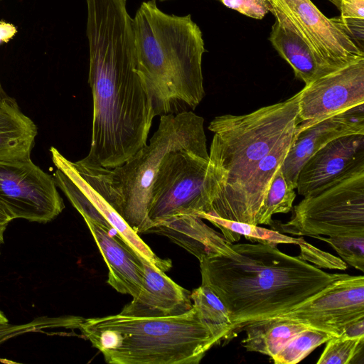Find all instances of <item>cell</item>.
<instances>
[{
  "mask_svg": "<svg viewBox=\"0 0 364 364\" xmlns=\"http://www.w3.org/2000/svg\"><path fill=\"white\" fill-rule=\"evenodd\" d=\"M85 2L93 109L90 149L84 159L114 168L146 144L154 114L136 69L127 0Z\"/></svg>",
  "mask_w": 364,
  "mask_h": 364,
  "instance_id": "obj_1",
  "label": "cell"
},
{
  "mask_svg": "<svg viewBox=\"0 0 364 364\" xmlns=\"http://www.w3.org/2000/svg\"><path fill=\"white\" fill-rule=\"evenodd\" d=\"M200 262L202 284L226 307L230 339L248 323L287 312L344 274L322 271L267 244H237Z\"/></svg>",
  "mask_w": 364,
  "mask_h": 364,
  "instance_id": "obj_2",
  "label": "cell"
},
{
  "mask_svg": "<svg viewBox=\"0 0 364 364\" xmlns=\"http://www.w3.org/2000/svg\"><path fill=\"white\" fill-rule=\"evenodd\" d=\"M133 21L136 69L154 117L194 110L205 95L199 26L190 14L164 13L155 0L142 2Z\"/></svg>",
  "mask_w": 364,
  "mask_h": 364,
  "instance_id": "obj_3",
  "label": "cell"
},
{
  "mask_svg": "<svg viewBox=\"0 0 364 364\" xmlns=\"http://www.w3.org/2000/svg\"><path fill=\"white\" fill-rule=\"evenodd\" d=\"M79 329L111 364H198L221 342L193 306L174 316L86 318Z\"/></svg>",
  "mask_w": 364,
  "mask_h": 364,
  "instance_id": "obj_4",
  "label": "cell"
},
{
  "mask_svg": "<svg viewBox=\"0 0 364 364\" xmlns=\"http://www.w3.org/2000/svg\"><path fill=\"white\" fill-rule=\"evenodd\" d=\"M300 91L287 100L242 115L215 117L209 164L212 186L210 213L218 215L259 162L299 126Z\"/></svg>",
  "mask_w": 364,
  "mask_h": 364,
  "instance_id": "obj_5",
  "label": "cell"
},
{
  "mask_svg": "<svg viewBox=\"0 0 364 364\" xmlns=\"http://www.w3.org/2000/svg\"><path fill=\"white\" fill-rule=\"evenodd\" d=\"M203 124V118L193 111L161 115L149 144L112 168L119 215L136 233H145L152 226L148 215L151 188L165 155L187 149L209 158Z\"/></svg>",
  "mask_w": 364,
  "mask_h": 364,
  "instance_id": "obj_6",
  "label": "cell"
},
{
  "mask_svg": "<svg viewBox=\"0 0 364 364\" xmlns=\"http://www.w3.org/2000/svg\"><path fill=\"white\" fill-rule=\"evenodd\" d=\"M292 208L290 220L271 228L299 236L364 235V161Z\"/></svg>",
  "mask_w": 364,
  "mask_h": 364,
  "instance_id": "obj_7",
  "label": "cell"
},
{
  "mask_svg": "<svg viewBox=\"0 0 364 364\" xmlns=\"http://www.w3.org/2000/svg\"><path fill=\"white\" fill-rule=\"evenodd\" d=\"M212 186L209 158L187 149L169 151L153 181L148 208L154 223L185 214L210 213Z\"/></svg>",
  "mask_w": 364,
  "mask_h": 364,
  "instance_id": "obj_8",
  "label": "cell"
},
{
  "mask_svg": "<svg viewBox=\"0 0 364 364\" xmlns=\"http://www.w3.org/2000/svg\"><path fill=\"white\" fill-rule=\"evenodd\" d=\"M267 1L275 21L306 42L326 74L364 58V51L311 0Z\"/></svg>",
  "mask_w": 364,
  "mask_h": 364,
  "instance_id": "obj_9",
  "label": "cell"
},
{
  "mask_svg": "<svg viewBox=\"0 0 364 364\" xmlns=\"http://www.w3.org/2000/svg\"><path fill=\"white\" fill-rule=\"evenodd\" d=\"M53 176L31 158L0 161V206L14 220L46 223L65 208Z\"/></svg>",
  "mask_w": 364,
  "mask_h": 364,
  "instance_id": "obj_10",
  "label": "cell"
},
{
  "mask_svg": "<svg viewBox=\"0 0 364 364\" xmlns=\"http://www.w3.org/2000/svg\"><path fill=\"white\" fill-rule=\"evenodd\" d=\"M278 316L339 336L348 324L364 317V277L344 274Z\"/></svg>",
  "mask_w": 364,
  "mask_h": 364,
  "instance_id": "obj_11",
  "label": "cell"
},
{
  "mask_svg": "<svg viewBox=\"0 0 364 364\" xmlns=\"http://www.w3.org/2000/svg\"><path fill=\"white\" fill-rule=\"evenodd\" d=\"M52 160L82 191L107 220L117 235L136 253L160 267L163 259L156 256L119 214V207L111 184L112 168L87 161L84 158L73 162L51 147Z\"/></svg>",
  "mask_w": 364,
  "mask_h": 364,
  "instance_id": "obj_12",
  "label": "cell"
},
{
  "mask_svg": "<svg viewBox=\"0 0 364 364\" xmlns=\"http://www.w3.org/2000/svg\"><path fill=\"white\" fill-rule=\"evenodd\" d=\"M300 92L297 132L364 103V58L318 77Z\"/></svg>",
  "mask_w": 364,
  "mask_h": 364,
  "instance_id": "obj_13",
  "label": "cell"
},
{
  "mask_svg": "<svg viewBox=\"0 0 364 364\" xmlns=\"http://www.w3.org/2000/svg\"><path fill=\"white\" fill-rule=\"evenodd\" d=\"M350 134H364V103L297 132L281 166L288 184L296 189L307 160L330 141Z\"/></svg>",
  "mask_w": 364,
  "mask_h": 364,
  "instance_id": "obj_14",
  "label": "cell"
},
{
  "mask_svg": "<svg viewBox=\"0 0 364 364\" xmlns=\"http://www.w3.org/2000/svg\"><path fill=\"white\" fill-rule=\"evenodd\" d=\"M364 161V134L334 139L313 154L300 169L298 193L306 196L348 172Z\"/></svg>",
  "mask_w": 364,
  "mask_h": 364,
  "instance_id": "obj_15",
  "label": "cell"
},
{
  "mask_svg": "<svg viewBox=\"0 0 364 364\" xmlns=\"http://www.w3.org/2000/svg\"><path fill=\"white\" fill-rule=\"evenodd\" d=\"M144 267L142 289L119 313L123 315L159 317L183 314L192 306L191 292L181 287L139 255Z\"/></svg>",
  "mask_w": 364,
  "mask_h": 364,
  "instance_id": "obj_16",
  "label": "cell"
},
{
  "mask_svg": "<svg viewBox=\"0 0 364 364\" xmlns=\"http://www.w3.org/2000/svg\"><path fill=\"white\" fill-rule=\"evenodd\" d=\"M85 221L107 265V284L121 294H129L133 298L137 296L144 279V267L139 255L117 235L114 236L92 221Z\"/></svg>",
  "mask_w": 364,
  "mask_h": 364,
  "instance_id": "obj_17",
  "label": "cell"
},
{
  "mask_svg": "<svg viewBox=\"0 0 364 364\" xmlns=\"http://www.w3.org/2000/svg\"><path fill=\"white\" fill-rule=\"evenodd\" d=\"M145 233L167 237L196 257L199 261L217 255H227L232 243L193 214L178 215L154 223Z\"/></svg>",
  "mask_w": 364,
  "mask_h": 364,
  "instance_id": "obj_18",
  "label": "cell"
},
{
  "mask_svg": "<svg viewBox=\"0 0 364 364\" xmlns=\"http://www.w3.org/2000/svg\"><path fill=\"white\" fill-rule=\"evenodd\" d=\"M38 128L8 95L0 99V161L31 158Z\"/></svg>",
  "mask_w": 364,
  "mask_h": 364,
  "instance_id": "obj_19",
  "label": "cell"
},
{
  "mask_svg": "<svg viewBox=\"0 0 364 364\" xmlns=\"http://www.w3.org/2000/svg\"><path fill=\"white\" fill-rule=\"evenodd\" d=\"M274 48L305 85L326 75L312 50L297 33L275 21L269 37Z\"/></svg>",
  "mask_w": 364,
  "mask_h": 364,
  "instance_id": "obj_20",
  "label": "cell"
},
{
  "mask_svg": "<svg viewBox=\"0 0 364 364\" xmlns=\"http://www.w3.org/2000/svg\"><path fill=\"white\" fill-rule=\"evenodd\" d=\"M309 326L284 317L276 316L248 323L242 327L246 337L241 345L247 351L272 358L297 333Z\"/></svg>",
  "mask_w": 364,
  "mask_h": 364,
  "instance_id": "obj_21",
  "label": "cell"
},
{
  "mask_svg": "<svg viewBox=\"0 0 364 364\" xmlns=\"http://www.w3.org/2000/svg\"><path fill=\"white\" fill-rule=\"evenodd\" d=\"M218 228L223 237L230 243L240 240L241 235L252 242L277 246L278 244H297L299 237H293L276 230H270L247 223L222 218L208 213L198 215Z\"/></svg>",
  "mask_w": 364,
  "mask_h": 364,
  "instance_id": "obj_22",
  "label": "cell"
},
{
  "mask_svg": "<svg viewBox=\"0 0 364 364\" xmlns=\"http://www.w3.org/2000/svg\"><path fill=\"white\" fill-rule=\"evenodd\" d=\"M191 299L193 306L221 341H230L232 324L219 297L208 287L201 284L191 292Z\"/></svg>",
  "mask_w": 364,
  "mask_h": 364,
  "instance_id": "obj_23",
  "label": "cell"
},
{
  "mask_svg": "<svg viewBox=\"0 0 364 364\" xmlns=\"http://www.w3.org/2000/svg\"><path fill=\"white\" fill-rule=\"evenodd\" d=\"M296 198L294 188L290 186L283 175L281 167L272 178L257 216V225L272 226V215L287 213L292 210Z\"/></svg>",
  "mask_w": 364,
  "mask_h": 364,
  "instance_id": "obj_24",
  "label": "cell"
},
{
  "mask_svg": "<svg viewBox=\"0 0 364 364\" xmlns=\"http://www.w3.org/2000/svg\"><path fill=\"white\" fill-rule=\"evenodd\" d=\"M333 336L326 331L308 327L294 336L271 358L275 364L299 363L314 349Z\"/></svg>",
  "mask_w": 364,
  "mask_h": 364,
  "instance_id": "obj_25",
  "label": "cell"
},
{
  "mask_svg": "<svg viewBox=\"0 0 364 364\" xmlns=\"http://www.w3.org/2000/svg\"><path fill=\"white\" fill-rule=\"evenodd\" d=\"M364 337L347 338L333 336L326 342V346L317 360V364H349L363 362Z\"/></svg>",
  "mask_w": 364,
  "mask_h": 364,
  "instance_id": "obj_26",
  "label": "cell"
},
{
  "mask_svg": "<svg viewBox=\"0 0 364 364\" xmlns=\"http://www.w3.org/2000/svg\"><path fill=\"white\" fill-rule=\"evenodd\" d=\"M53 176L57 187L64 193L85 220L92 221L112 232V227L65 173L57 168Z\"/></svg>",
  "mask_w": 364,
  "mask_h": 364,
  "instance_id": "obj_27",
  "label": "cell"
},
{
  "mask_svg": "<svg viewBox=\"0 0 364 364\" xmlns=\"http://www.w3.org/2000/svg\"><path fill=\"white\" fill-rule=\"evenodd\" d=\"M329 244L341 258L355 269L364 271V235L312 236Z\"/></svg>",
  "mask_w": 364,
  "mask_h": 364,
  "instance_id": "obj_28",
  "label": "cell"
},
{
  "mask_svg": "<svg viewBox=\"0 0 364 364\" xmlns=\"http://www.w3.org/2000/svg\"><path fill=\"white\" fill-rule=\"evenodd\" d=\"M70 324L68 316L57 318L39 317L33 321L18 325L8 323L0 325V343L7 339L29 332L41 331L43 328L64 327L68 328Z\"/></svg>",
  "mask_w": 364,
  "mask_h": 364,
  "instance_id": "obj_29",
  "label": "cell"
},
{
  "mask_svg": "<svg viewBox=\"0 0 364 364\" xmlns=\"http://www.w3.org/2000/svg\"><path fill=\"white\" fill-rule=\"evenodd\" d=\"M296 245L300 248V254L297 257L301 260L310 262L318 268L339 270L347 269L346 262L341 258L313 246L305 241L302 236L299 237Z\"/></svg>",
  "mask_w": 364,
  "mask_h": 364,
  "instance_id": "obj_30",
  "label": "cell"
},
{
  "mask_svg": "<svg viewBox=\"0 0 364 364\" xmlns=\"http://www.w3.org/2000/svg\"><path fill=\"white\" fill-rule=\"evenodd\" d=\"M228 8L255 19H262L269 12L267 0H220Z\"/></svg>",
  "mask_w": 364,
  "mask_h": 364,
  "instance_id": "obj_31",
  "label": "cell"
},
{
  "mask_svg": "<svg viewBox=\"0 0 364 364\" xmlns=\"http://www.w3.org/2000/svg\"><path fill=\"white\" fill-rule=\"evenodd\" d=\"M354 43L364 51V19H350L341 16L330 18Z\"/></svg>",
  "mask_w": 364,
  "mask_h": 364,
  "instance_id": "obj_32",
  "label": "cell"
},
{
  "mask_svg": "<svg viewBox=\"0 0 364 364\" xmlns=\"http://www.w3.org/2000/svg\"><path fill=\"white\" fill-rule=\"evenodd\" d=\"M340 11L341 17L364 19V0H328Z\"/></svg>",
  "mask_w": 364,
  "mask_h": 364,
  "instance_id": "obj_33",
  "label": "cell"
},
{
  "mask_svg": "<svg viewBox=\"0 0 364 364\" xmlns=\"http://www.w3.org/2000/svg\"><path fill=\"white\" fill-rule=\"evenodd\" d=\"M340 336L352 338L364 337V317L348 324Z\"/></svg>",
  "mask_w": 364,
  "mask_h": 364,
  "instance_id": "obj_34",
  "label": "cell"
},
{
  "mask_svg": "<svg viewBox=\"0 0 364 364\" xmlns=\"http://www.w3.org/2000/svg\"><path fill=\"white\" fill-rule=\"evenodd\" d=\"M16 33V29L12 24L0 23V43L8 41Z\"/></svg>",
  "mask_w": 364,
  "mask_h": 364,
  "instance_id": "obj_35",
  "label": "cell"
},
{
  "mask_svg": "<svg viewBox=\"0 0 364 364\" xmlns=\"http://www.w3.org/2000/svg\"><path fill=\"white\" fill-rule=\"evenodd\" d=\"M12 221L11 218L0 206V226L7 227L8 224Z\"/></svg>",
  "mask_w": 364,
  "mask_h": 364,
  "instance_id": "obj_36",
  "label": "cell"
},
{
  "mask_svg": "<svg viewBox=\"0 0 364 364\" xmlns=\"http://www.w3.org/2000/svg\"><path fill=\"white\" fill-rule=\"evenodd\" d=\"M9 321L4 313L0 311V325L8 323Z\"/></svg>",
  "mask_w": 364,
  "mask_h": 364,
  "instance_id": "obj_37",
  "label": "cell"
},
{
  "mask_svg": "<svg viewBox=\"0 0 364 364\" xmlns=\"http://www.w3.org/2000/svg\"><path fill=\"white\" fill-rule=\"evenodd\" d=\"M160 1H167V0H160Z\"/></svg>",
  "mask_w": 364,
  "mask_h": 364,
  "instance_id": "obj_38",
  "label": "cell"
},
{
  "mask_svg": "<svg viewBox=\"0 0 364 364\" xmlns=\"http://www.w3.org/2000/svg\"><path fill=\"white\" fill-rule=\"evenodd\" d=\"M1 243L0 242V246H1Z\"/></svg>",
  "mask_w": 364,
  "mask_h": 364,
  "instance_id": "obj_39",
  "label": "cell"
}]
</instances>
